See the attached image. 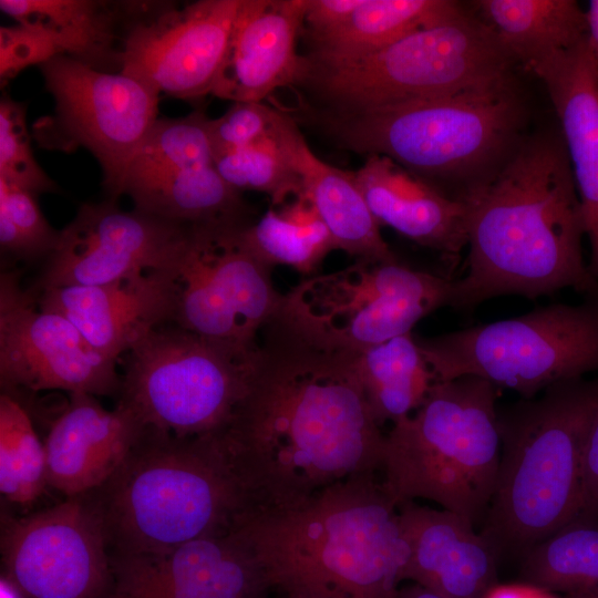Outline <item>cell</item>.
Listing matches in <instances>:
<instances>
[{
    "mask_svg": "<svg viewBox=\"0 0 598 598\" xmlns=\"http://www.w3.org/2000/svg\"><path fill=\"white\" fill-rule=\"evenodd\" d=\"M355 354L279 308L262 328L240 399L216 433L248 506L293 505L381 471L385 433L365 399Z\"/></svg>",
    "mask_w": 598,
    "mask_h": 598,
    "instance_id": "6da1fadb",
    "label": "cell"
},
{
    "mask_svg": "<svg viewBox=\"0 0 598 598\" xmlns=\"http://www.w3.org/2000/svg\"><path fill=\"white\" fill-rule=\"evenodd\" d=\"M462 199L467 271L453 280L451 308L563 289L598 297V279L582 256L584 216L561 133L522 143Z\"/></svg>",
    "mask_w": 598,
    "mask_h": 598,
    "instance_id": "7a4b0ae2",
    "label": "cell"
},
{
    "mask_svg": "<svg viewBox=\"0 0 598 598\" xmlns=\"http://www.w3.org/2000/svg\"><path fill=\"white\" fill-rule=\"evenodd\" d=\"M234 529L272 589L327 598H395L409 559L398 506L377 475H358L289 506H248Z\"/></svg>",
    "mask_w": 598,
    "mask_h": 598,
    "instance_id": "3957f363",
    "label": "cell"
},
{
    "mask_svg": "<svg viewBox=\"0 0 598 598\" xmlns=\"http://www.w3.org/2000/svg\"><path fill=\"white\" fill-rule=\"evenodd\" d=\"M110 556L156 555L230 529L248 499L216 434L144 429L117 470L82 495Z\"/></svg>",
    "mask_w": 598,
    "mask_h": 598,
    "instance_id": "277c9868",
    "label": "cell"
},
{
    "mask_svg": "<svg viewBox=\"0 0 598 598\" xmlns=\"http://www.w3.org/2000/svg\"><path fill=\"white\" fill-rule=\"evenodd\" d=\"M598 408V378L557 382L497 408L501 457L480 534L501 556L525 554L576 520L581 455Z\"/></svg>",
    "mask_w": 598,
    "mask_h": 598,
    "instance_id": "5b68a950",
    "label": "cell"
},
{
    "mask_svg": "<svg viewBox=\"0 0 598 598\" xmlns=\"http://www.w3.org/2000/svg\"><path fill=\"white\" fill-rule=\"evenodd\" d=\"M300 113L337 146L386 156L437 188L462 184L461 198L511 155L523 117L513 78L367 112Z\"/></svg>",
    "mask_w": 598,
    "mask_h": 598,
    "instance_id": "8992f818",
    "label": "cell"
},
{
    "mask_svg": "<svg viewBox=\"0 0 598 598\" xmlns=\"http://www.w3.org/2000/svg\"><path fill=\"white\" fill-rule=\"evenodd\" d=\"M498 390L475 375L434 381L419 409L392 424L381 484L396 506L426 499L474 527L483 522L501 457Z\"/></svg>",
    "mask_w": 598,
    "mask_h": 598,
    "instance_id": "52a82bcc",
    "label": "cell"
},
{
    "mask_svg": "<svg viewBox=\"0 0 598 598\" xmlns=\"http://www.w3.org/2000/svg\"><path fill=\"white\" fill-rule=\"evenodd\" d=\"M514 64L492 29L462 8L360 58L317 61L303 55L296 86L308 95L303 106L359 113L508 79Z\"/></svg>",
    "mask_w": 598,
    "mask_h": 598,
    "instance_id": "ba28073f",
    "label": "cell"
},
{
    "mask_svg": "<svg viewBox=\"0 0 598 598\" xmlns=\"http://www.w3.org/2000/svg\"><path fill=\"white\" fill-rule=\"evenodd\" d=\"M416 340L435 381L475 375L532 399L598 372V297Z\"/></svg>",
    "mask_w": 598,
    "mask_h": 598,
    "instance_id": "9c48e42d",
    "label": "cell"
},
{
    "mask_svg": "<svg viewBox=\"0 0 598 598\" xmlns=\"http://www.w3.org/2000/svg\"><path fill=\"white\" fill-rule=\"evenodd\" d=\"M255 352L162 326L125 354L116 406L143 429L178 437L216 434L240 399Z\"/></svg>",
    "mask_w": 598,
    "mask_h": 598,
    "instance_id": "30bf717a",
    "label": "cell"
},
{
    "mask_svg": "<svg viewBox=\"0 0 598 598\" xmlns=\"http://www.w3.org/2000/svg\"><path fill=\"white\" fill-rule=\"evenodd\" d=\"M246 225L187 226L167 268L174 282L172 324L250 354L282 295L274 286V268L243 238Z\"/></svg>",
    "mask_w": 598,
    "mask_h": 598,
    "instance_id": "8fae6325",
    "label": "cell"
},
{
    "mask_svg": "<svg viewBox=\"0 0 598 598\" xmlns=\"http://www.w3.org/2000/svg\"><path fill=\"white\" fill-rule=\"evenodd\" d=\"M453 279L394 261L355 260L316 274L282 295L279 310L332 346L359 352L411 332L450 307Z\"/></svg>",
    "mask_w": 598,
    "mask_h": 598,
    "instance_id": "7c38bea8",
    "label": "cell"
},
{
    "mask_svg": "<svg viewBox=\"0 0 598 598\" xmlns=\"http://www.w3.org/2000/svg\"><path fill=\"white\" fill-rule=\"evenodd\" d=\"M54 99L51 115L33 124L47 150H87L99 162L109 199L116 202L127 171L157 121L158 96L123 72H104L68 55L40 65Z\"/></svg>",
    "mask_w": 598,
    "mask_h": 598,
    "instance_id": "4fadbf2b",
    "label": "cell"
},
{
    "mask_svg": "<svg viewBox=\"0 0 598 598\" xmlns=\"http://www.w3.org/2000/svg\"><path fill=\"white\" fill-rule=\"evenodd\" d=\"M208 121L200 110L157 118L123 183L134 209L182 226L252 221L216 169Z\"/></svg>",
    "mask_w": 598,
    "mask_h": 598,
    "instance_id": "5bb4252c",
    "label": "cell"
},
{
    "mask_svg": "<svg viewBox=\"0 0 598 598\" xmlns=\"http://www.w3.org/2000/svg\"><path fill=\"white\" fill-rule=\"evenodd\" d=\"M2 571L25 598H109L106 537L84 496L23 517L1 515Z\"/></svg>",
    "mask_w": 598,
    "mask_h": 598,
    "instance_id": "9a60e30c",
    "label": "cell"
},
{
    "mask_svg": "<svg viewBox=\"0 0 598 598\" xmlns=\"http://www.w3.org/2000/svg\"><path fill=\"white\" fill-rule=\"evenodd\" d=\"M117 361L95 350L59 312L42 308L20 275H0V384L17 395L61 390L94 396L118 394Z\"/></svg>",
    "mask_w": 598,
    "mask_h": 598,
    "instance_id": "2e32d148",
    "label": "cell"
},
{
    "mask_svg": "<svg viewBox=\"0 0 598 598\" xmlns=\"http://www.w3.org/2000/svg\"><path fill=\"white\" fill-rule=\"evenodd\" d=\"M241 0H199L150 10L135 3L122 40L121 72L157 95L210 94Z\"/></svg>",
    "mask_w": 598,
    "mask_h": 598,
    "instance_id": "e0dca14e",
    "label": "cell"
},
{
    "mask_svg": "<svg viewBox=\"0 0 598 598\" xmlns=\"http://www.w3.org/2000/svg\"><path fill=\"white\" fill-rule=\"evenodd\" d=\"M187 226L116 202L82 204L61 230L31 289L99 286L169 266Z\"/></svg>",
    "mask_w": 598,
    "mask_h": 598,
    "instance_id": "ac0fdd59",
    "label": "cell"
},
{
    "mask_svg": "<svg viewBox=\"0 0 598 598\" xmlns=\"http://www.w3.org/2000/svg\"><path fill=\"white\" fill-rule=\"evenodd\" d=\"M109 598H266L268 571L231 528L156 555L110 556Z\"/></svg>",
    "mask_w": 598,
    "mask_h": 598,
    "instance_id": "d6986e66",
    "label": "cell"
},
{
    "mask_svg": "<svg viewBox=\"0 0 598 598\" xmlns=\"http://www.w3.org/2000/svg\"><path fill=\"white\" fill-rule=\"evenodd\" d=\"M306 7L307 0H241L210 94L234 103L262 102L297 85Z\"/></svg>",
    "mask_w": 598,
    "mask_h": 598,
    "instance_id": "ffe728a7",
    "label": "cell"
},
{
    "mask_svg": "<svg viewBox=\"0 0 598 598\" xmlns=\"http://www.w3.org/2000/svg\"><path fill=\"white\" fill-rule=\"evenodd\" d=\"M35 295L42 308L64 316L95 350L115 361L151 331L172 324L174 315V282L167 267L111 283Z\"/></svg>",
    "mask_w": 598,
    "mask_h": 598,
    "instance_id": "44dd1931",
    "label": "cell"
},
{
    "mask_svg": "<svg viewBox=\"0 0 598 598\" xmlns=\"http://www.w3.org/2000/svg\"><path fill=\"white\" fill-rule=\"evenodd\" d=\"M409 546L402 580L443 598H485L494 587L499 555L462 517L406 502L398 506Z\"/></svg>",
    "mask_w": 598,
    "mask_h": 598,
    "instance_id": "7402d4cb",
    "label": "cell"
},
{
    "mask_svg": "<svg viewBox=\"0 0 598 598\" xmlns=\"http://www.w3.org/2000/svg\"><path fill=\"white\" fill-rule=\"evenodd\" d=\"M125 410H107L96 396L72 393L44 440L48 487L81 496L105 483L143 432Z\"/></svg>",
    "mask_w": 598,
    "mask_h": 598,
    "instance_id": "603a6c76",
    "label": "cell"
},
{
    "mask_svg": "<svg viewBox=\"0 0 598 598\" xmlns=\"http://www.w3.org/2000/svg\"><path fill=\"white\" fill-rule=\"evenodd\" d=\"M560 123L598 279V70L587 37L536 63Z\"/></svg>",
    "mask_w": 598,
    "mask_h": 598,
    "instance_id": "cb8c5ba5",
    "label": "cell"
},
{
    "mask_svg": "<svg viewBox=\"0 0 598 598\" xmlns=\"http://www.w3.org/2000/svg\"><path fill=\"white\" fill-rule=\"evenodd\" d=\"M355 182L379 226H388L454 264L467 246V204L386 156L370 155Z\"/></svg>",
    "mask_w": 598,
    "mask_h": 598,
    "instance_id": "d4e9b609",
    "label": "cell"
},
{
    "mask_svg": "<svg viewBox=\"0 0 598 598\" xmlns=\"http://www.w3.org/2000/svg\"><path fill=\"white\" fill-rule=\"evenodd\" d=\"M274 131L301 178L305 195L328 227L337 250H343L355 260H398L359 189L354 172L321 161L287 113L277 110Z\"/></svg>",
    "mask_w": 598,
    "mask_h": 598,
    "instance_id": "484cf974",
    "label": "cell"
},
{
    "mask_svg": "<svg viewBox=\"0 0 598 598\" xmlns=\"http://www.w3.org/2000/svg\"><path fill=\"white\" fill-rule=\"evenodd\" d=\"M120 7L95 0H0L3 13L45 31L62 55L111 73L121 72L120 24L133 4Z\"/></svg>",
    "mask_w": 598,
    "mask_h": 598,
    "instance_id": "4316f807",
    "label": "cell"
},
{
    "mask_svg": "<svg viewBox=\"0 0 598 598\" xmlns=\"http://www.w3.org/2000/svg\"><path fill=\"white\" fill-rule=\"evenodd\" d=\"M478 18L526 70L587 37L585 11L574 0H480Z\"/></svg>",
    "mask_w": 598,
    "mask_h": 598,
    "instance_id": "83f0119b",
    "label": "cell"
},
{
    "mask_svg": "<svg viewBox=\"0 0 598 598\" xmlns=\"http://www.w3.org/2000/svg\"><path fill=\"white\" fill-rule=\"evenodd\" d=\"M462 8L448 0H362L343 25L308 37L310 50L306 56L317 61L360 58L444 20Z\"/></svg>",
    "mask_w": 598,
    "mask_h": 598,
    "instance_id": "f1b7e54d",
    "label": "cell"
},
{
    "mask_svg": "<svg viewBox=\"0 0 598 598\" xmlns=\"http://www.w3.org/2000/svg\"><path fill=\"white\" fill-rule=\"evenodd\" d=\"M355 370L381 427L417 410L435 381L412 332L357 352Z\"/></svg>",
    "mask_w": 598,
    "mask_h": 598,
    "instance_id": "f546056e",
    "label": "cell"
},
{
    "mask_svg": "<svg viewBox=\"0 0 598 598\" xmlns=\"http://www.w3.org/2000/svg\"><path fill=\"white\" fill-rule=\"evenodd\" d=\"M241 235L270 267L287 266L307 277L316 275L324 258L337 250L328 227L306 195L269 207L246 225Z\"/></svg>",
    "mask_w": 598,
    "mask_h": 598,
    "instance_id": "4dcf8cb0",
    "label": "cell"
},
{
    "mask_svg": "<svg viewBox=\"0 0 598 598\" xmlns=\"http://www.w3.org/2000/svg\"><path fill=\"white\" fill-rule=\"evenodd\" d=\"M523 576L540 590L598 595V525L576 519L524 554Z\"/></svg>",
    "mask_w": 598,
    "mask_h": 598,
    "instance_id": "1f68e13d",
    "label": "cell"
},
{
    "mask_svg": "<svg viewBox=\"0 0 598 598\" xmlns=\"http://www.w3.org/2000/svg\"><path fill=\"white\" fill-rule=\"evenodd\" d=\"M47 482L44 442L18 398L0 395V492L10 503L28 506L42 496Z\"/></svg>",
    "mask_w": 598,
    "mask_h": 598,
    "instance_id": "d6a6232c",
    "label": "cell"
},
{
    "mask_svg": "<svg viewBox=\"0 0 598 598\" xmlns=\"http://www.w3.org/2000/svg\"><path fill=\"white\" fill-rule=\"evenodd\" d=\"M215 166L234 189L266 194L271 206L305 195L301 178L292 166L274 126L261 140L215 156Z\"/></svg>",
    "mask_w": 598,
    "mask_h": 598,
    "instance_id": "836d02e7",
    "label": "cell"
},
{
    "mask_svg": "<svg viewBox=\"0 0 598 598\" xmlns=\"http://www.w3.org/2000/svg\"><path fill=\"white\" fill-rule=\"evenodd\" d=\"M38 195L0 179V248L13 259H47L59 236L44 217Z\"/></svg>",
    "mask_w": 598,
    "mask_h": 598,
    "instance_id": "e575fe53",
    "label": "cell"
},
{
    "mask_svg": "<svg viewBox=\"0 0 598 598\" xmlns=\"http://www.w3.org/2000/svg\"><path fill=\"white\" fill-rule=\"evenodd\" d=\"M0 179L38 196L58 189L33 156L25 106L8 96L0 102Z\"/></svg>",
    "mask_w": 598,
    "mask_h": 598,
    "instance_id": "d590c367",
    "label": "cell"
},
{
    "mask_svg": "<svg viewBox=\"0 0 598 598\" xmlns=\"http://www.w3.org/2000/svg\"><path fill=\"white\" fill-rule=\"evenodd\" d=\"M277 110L262 102H235L219 117L209 118L208 134L214 157L250 145L274 126Z\"/></svg>",
    "mask_w": 598,
    "mask_h": 598,
    "instance_id": "8d00e7d4",
    "label": "cell"
},
{
    "mask_svg": "<svg viewBox=\"0 0 598 598\" xmlns=\"http://www.w3.org/2000/svg\"><path fill=\"white\" fill-rule=\"evenodd\" d=\"M62 55L54 40L43 30L18 23L0 28V82L4 86L25 68L41 65Z\"/></svg>",
    "mask_w": 598,
    "mask_h": 598,
    "instance_id": "74e56055",
    "label": "cell"
},
{
    "mask_svg": "<svg viewBox=\"0 0 598 598\" xmlns=\"http://www.w3.org/2000/svg\"><path fill=\"white\" fill-rule=\"evenodd\" d=\"M577 519H598V408L590 421L581 455V508Z\"/></svg>",
    "mask_w": 598,
    "mask_h": 598,
    "instance_id": "f35d334b",
    "label": "cell"
},
{
    "mask_svg": "<svg viewBox=\"0 0 598 598\" xmlns=\"http://www.w3.org/2000/svg\"><path fill=\"white\" fill-rule=\"evenodd\" d=\"M362 0H307L305 30L308 37L321 35L343 25Z\"/></svg>",
    "mask_w": 598,
    "mask_h": 598,
    "instance_id": "ab89813d",
    "label": "cell"
},
{
    "mask_svg": "<svg viewBox=\"0 0 598 598\" xmlns=\"http://www.w3.org/2000/svg\"><path fill=\"white\" fill-rule=\"evenodd\" d=\"M587 41L598 70V0H591L585 11Z\"/></svg>",
    "mask_w": 598,
    "mask_h": 598,
    "instance_id": "60d3db41",
    "label": "cell"
},
{
    "mask_svg": "<svg viewBox=\"0 0 598 598\" xmlns=\"http://www.w3.org/2000/svg\"><path fill=\"white\" fill-rule=\"evenodd\" d=\"M537 588L518 585L494 586L485 598H534Z\"/></svg>",
    "mask_w": 598,
    "mask_h": 598,
    "instance_id": "b9f144b4",
    "label": "cell"
},
{
    "mask_svg": "<svg viewBox=\"0 0 598 598\" xmlns=\"http://www.w3.org/2000/svg\"><path fill=\"white\" fill-rule=\"evenodd\" d=\"M0 598H25L17 585L3 573L0 576Z\"/></svg>",
    "mask_w": 598,
    "mask_h": 598,
    "instance_id": "7bdbcfd3",
    "label": "cell"
},
{
    "mask_svg": "<svg viewBox=\"0 0 598 598\" xmlns=\"http://www.w3.org/2000/svg\"><path fill=\"white\" fill-rule=\"evenodd\" d=\"M276 591L275 597H269V595L266 598H327L318 595H312L303 591H297V590H281V589H272Z\"/></svg>",
    "mask_w": 598,
    "mask_h": 598,
    "instance_id": "ee69618b",
    "label": "cell"
},
{
    "mask_svg": "<svg viewBox=\"0 0 598 598\" xmlns=\"http://www.w3.org/2000/svg\"><path fill=\"white\" fill-rule=\"evenodd\" d=\"M534 598H551L544 590L537 589Z\"/></svg>",
    "mask_w": 598,
    "mask_h": 598,
    "instance_id": "f6af8a7d",
    "label": "cell"
}]
</instances>
